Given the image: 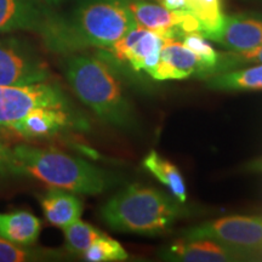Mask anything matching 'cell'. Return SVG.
Wrapping results in <instances>:
<instances>
[{
	"label": "cell",
	"mask_w": 262,
	"mask_h": 262,
	"mask_svg": "<svg viewBox=\"0 0 262 262\" xmlns=\"http://www.w3.org/2000/svg\"><path fill=\"white\" fill-rule=\"evenodd\" d=\"M85 261L90 262H108V261H125L129 255L122 244L106 234L97 238L88 250L81 255Z\"/></svg>",
	"instance_id": "23"
},
{
	"label": "cell",
	"mask_w": 262,
	"mask_h": 262,
	"mask_svg": "<svg viewBox=\"0 0 262 262\" xmlns=\"http://www.w3.org/2000/svg\"><path fill=\"white\" fill-rule=\"evenodd\" d=\"M164 260L186 262H225L248 260L243 254L212 239H181L160 253Z\"/></svg>",
	"instance_id": "10"
},
{
	"label": "cell",
	"mask_w": 262,
	"mask_h": 262,
	"mask_svg": "<svg viewBox=\"0 0 262 262\" xmlns=\"http://www.w3.org/2000/svg\"><path fill=\"white\" fill-rule=\"evenodd\" d=\"M68 108L71 103L56 84L39 83L26 86L0 85V126L6 127L38 108Z\"/></svg>",
	"instance_id": "6"
},
{
	"label": "cell",
	"mask_w": 262,
	"mask_h": 262,
	"mask_svg": "<svg viewBox=\"0 0 262 262\" xmlns=\"http://www.w3.org/2000/svg\"><path fill=\"white\" fill-rule=\"evenodd\" d=\"M41 222L28 211L0 212V238L21 245H33L40 234Z\"/></svg>",
	"instance_id": "15"
},
{
	"label": "cell",
	"mask_w": 262,
	"mask_h": 262,
	"mask_svg": "<svg viewBox=\"0 0 262 262\" xmlns=\"http://www.w3.org/2000/svg\"><path fill=\"white\" fill-rule=\"evenodd\" d=\"M63 74L78 98L102 122L124 130L135 125L116 66L96 54L74 52L63 61Z\"/></svg>",
	"instance_id": "2"
},
{
	"label": "cell",
	"mask_w": 262,
	"mask_h": 262,
	"mask_svg": "<svg viewBox=\"0 0 262 262\" xmlns=\"http://www.w3.org/2000/svg\"><path fill=\"white\" fill-rule=\"evenodd\" d=\"M143 166L152 173L155 178L159 180L165 187L170 189L172 195L179 202L185 203L187 194H186V185L179 169L169 160L160 157L156 150H152L148 156L143 159Z\"/></svg>",
	"instance_id": "17"
},
{
	"label": "cell",
	"mask_w": 262,
	"mask_h": 262,
	"mask_svg": "<svg viewBox=\"0 0 262 262\" xmlns=\"http://www.w3.org/2000/svg\"><path fill=\"white\" fill-rule=\"evenodd\" d=\"M255 64H262V45L250 49V50L228 51L219 55L217 63L211 71V73L209 74V77Z\"/></svg>",
	"instance_id": "22"
},
{
	"label": "cell",
	"mask_w": 262,
	"mask_h": 262,
	"mask_svg": "<svg viewBox=\"0 0 262 262\" xmlns=\"http://www.w3.org/2000/svg\"><path fill=\"white\" fill-rule=\"evenodd\" d=\"M40 2L45 3V4H58V3L64 2V0H40Z\"/></svg>",
	"instance_id": "27"
},
{
	"label": "cell",
	"mask_w": 262,
	"mask_h": 262,
	"mask_svg": "<svg viewBox=\"0 0 262 262\" xmlns=\"http://www.w3.org/2000/svg\"><path fill=\"white\" fill-rule=\"evenodd\" d=\"M77 123L79 124V120L74 119L68 108L45 107L32 111L21 120L9 125L6 130H11V133L25 139H38L55 135Z\"/></svg>",
	"instance_id": "12"
},
{
	"label": "cell",
	"mask_w": 262,
	"mask_h": 262,
	"mask_svg": "<svg viewBox=\"0 0 262 262\" xmlns=\"http://www.w3.org/2000/svg\"><path fill=\"white\" fill-rule=\"evenodd\" d=\"M45 217L51 225L63 229L80 219L83 203L75 193L61 188L50 187L40 198Z\"/></svg>",
	"instance_id": "14"
},
{
	"label": "cell",
	"mask_w": 262,
	"mask_h": 262,
	"mask_svg": "<svg viewBox=\"0 0 262 262\" xmlns=\"http://www.w3.org/2000/svg\"><path fill=\"white\" fill-rule=\"evenodd\" d=\"M247 169L249 171H254V172H262V158L258 160H254L250 164H248Z\"/></svg>",
	"instance_id": "26"
},
{
	"label": "cell",
	"mask_w": 262,
	"mask_h": 262,
	"mask_svg": "<svg viewBox=\"0 0 262 262\" xmlns=\"http://www.w3.org/2000/svg\"><path fill=\"white\" fill-rule=\"evenodd\" d=\"M2 130H5V129H4V127H2V126H0V131H2Z\"/></svg>",
	"instance_id": "28"
},
{
	"label": "cell",
	"mask_w": 262,
	"mask_h": 262,
	"mask_svg": "<svg viewBox=\"0 0 262 262\" xmlns=\"http://www.w3.org/2000/svg\"><path fill=\"white\" fill-rule=\"evenodd\" d=\"M136 24L165 39L180 40L183 34L201 31L198 19L187 10H169L142 0H130Z\"/></svg>",
	"instance_id": "8"
},
{
	"label": "cell",
	"mask_w": 262,
	"mask_h": 262,
	"mask_svg": "<svg viewBox=\"0 0 262 262\" xmlns=\"http://www.w3.org/2000/svg\"><path fill=\"white\" fill-rule=\"evenodd\" d=\"M199 71L201 60L194 52L180 40L165 39L160 51V61L152 78L156 80L186 79L196 75Z\"/></svg>",
	"instance_id": "13"
},
{
	"label": "cell",
	"mask_w": 262,
	"mask_h": 262,
	"mask_svg": "<svg viewBox=\"0 0 262 262\" xmlns=\"http://www.w3.org/2000/svg\"><path fill=\"white\" fill-rule=\"evenodd\" d=\"M63 232L66 248L70 253L75 255H83L97 238L104 234L97 228H95L94 226L83 222L80 219L64 227Z\"/></svg>",
	"instance_id": "21"
},
{
	"label": "cell",
	"mask_w": 262,
	"mask_h": 262,
	"mask_svg": "<svg viewBox=\"0 0 262 262\" xmlns=\"http://www.w3.org/2000/svg\"><path fill=\"white\" fill-rule=\"evenodd\" d=\"M12 173V152L11 148L0 140V178Z\"/></svg>",
	"instance_id": "24"
},
{
	"label": "cell",
	"mask_w": 262,
	"mask_h": 262,
	"mask_svg": "<svg viewBox=\"0 0 262 262\" xmlns=\"http://www.w3.org/2000/svg\"><path fill=\"white\" fill-rule=\"evenodd\" d=\"M159 4L169 10H186V0H158Z\"/></svg>",
	"instance_id": "25"
},
{
	"label": "cell",
	"mask_w": 262,
	"mask_h": 262,
	"mask_svg": "<svg viewBox=\"0 0 262 262\" xmlns=\"http://www.w3.org/2000/svg\"><path fill=\"white\" fill-rule=\"evenodd\" d=\"M60 256L56 251L21 245L0 238V262H33L54 260Z\"/></svg>",
	"instance_id": "19"
},
{
	"label": "cell",
	"mask_w": 262,
	"mask_h": 262,
	"mask_svg": "<svg viewBox=\"0 0 262 262\" xmlns=\"http://www.w3.org/2000/svg\"><path fill=\"white\" fill-rule=\"evenodd\" d=\"M186 10L198 19L199 33L206 39L214 35L224 24L221 0H186Z\"/></svg>",
	"instance_id": "18"
},
{
	"label": "cell",
	"mask_w": 262,
	"mask_h": 262,
	"mask_svg": "<svg viewBox=\"0 0 262 262\" xmlns=\"http://www.w3.org/2000/svg\"><path fill=\"white\" fill-rule=\"evenodd\" d=\"M180 41L194 52L201 60V71L196 74V77L202 79L208 78L219 60V54L215 51V49L206 41V38L203 37L199 32L186 33L180 39Z\"/></svg>",
	"instance_id": "20"
},
{
	"label": "cell",
	"mask_w": 262,
	"mask_h": 262,
	"mask_svg": "<svg viewBox=\"0 0 262 262\" xmlns=\"http://www.w3.org/2000/svg\"><path fill=\"white\" fill-rule=\"evenodd\" d=\"M180 203L168 193L134 183L111 196L101 208V217L114 231L156 235L182 215Z\"/></svg>",
	"instance_id": "4"
},
{
	"label": "cell",
	"mask_w": 262,
	"mask_h": 262,
	"mask_svg": "<svg viewBox=\"0 0 262 262\" xmlns=\"http://www.w3.org/2000/svg\"><path fill=\"white\" fill-rule=\"evenodd\" d=\"M206 86L221 91L262 90V64L249 66L225 73L215 74L205 79Z\"/></svg>",
	"instance_id": "16"
},
{
	"label": "cell",
	"mask_w": 262,
	"mask_h": 262,
	"mask_svg": "<svg viewBox=\"0 0 262 262\" xmlns=\"http://www.w3.org/2000/svg\"><path fill=\"white\" fill-rule=\"evenodd\" d=\"M49 78L47 63L29 45L17 38H0V85L26 86Z\"/></svg>",
	"instance_id": "7"
},
{
	"label": "cell",
	"mask_w": 262,
	"mask_h": 262,
	"mask_svg": "<svg viewBox=\"0 0 262 262\" xmlns=\"http://www.w3.org/2000/svg\"><path fill=\"white\" fill-rule=\"evenodd\" d=\"M209 40L222 45L229 51H245L262 45V17L238 14L225 16L221 28Z\"/></svg>",
	"instance_id": "11"
},
{
	"label": "cell",
	"mask_w": 262,
	"mask_h": 262,
	"mask_svg": "<svg viewBox=\"0 0 262 262\" xmlns=\"http://www.w3.org/2000/svg\"><path fill=\"white\" fill-rule=\"evenodd\" d=\"M54 16L40 0H0V33L28 31L42 35Z\"/></svg>",
	"instance_id": "9"
},
{
	"label": "cell",
	"mask_w": 262,
	"mask_h": 262,
	"mask_svg": "<svg viewBox=\"0 0 262 262\" xmlns=\"http://www.w3.org/2000/svg\"><path fill=\"white\" fill-rule=\"evenodd\" d=\"M136 26L130 0H79L70 14L55 12L41 38L49 50L74 54L112 47Z\"/></svg>",
	"instance_id": "1"
},
{
	"label": "cell",
	"mask_w": 262,
	"mask_h": 262,
	"mask_svg": "<svg viewBox=\"0 0 262 262\" xmlns=\"http://www.w3.org/2000/svg\"><path fill=\"white\" fill-rule=\"evenodd\" d=\"M182 239H212L248 260L262 257V216H229L206 221L182 232Z\"/></svg>",
	"instance_id": "5"
},
{
	"label": "cell",
	"mask_w": 262,
	"mask_h": 262,
	"mask_svg": "<svg viewBox=\"0 0 262 262\" xmlns=\"http://www.w3.org/2000/svg\"><path fill=\"white\" fill-rule=\"evenodd\" d=\"M12 173L25 175L75 194L96 195L113 183L111 173L60 150L17 145L11 148Z\"/></svg>",
	"instance_id": "3"
}]
</instances>
